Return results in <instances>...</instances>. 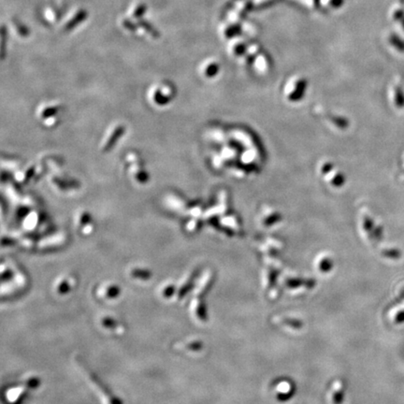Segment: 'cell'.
Instances as JSON below:
<instances>
[{"label":"cell","instance_id":"6da1fadb","mask_svg":"<svg viewBox=\"0 0 404 404\" xmlns=\"http://www.w3.org/2000/svg\"><path fill=\"white\" fill-rule=\"evenodd\" d=\"M81 368H83V367H81ZM84 371H85V369H84ZM85 374L87 376V381L91 382L93 387L98 389V394L100 395V398H101L103 404H123V403L121 402V400L117 399L115 396H114V394L112 395V393H110L109 391L108 392L105 391L106 386L104 387V385L101 384V381H99L98 378H96V376L94 375V374H92L91 372L89 373V371H87V370L85 371ZM97 389H96V390H97Z\"/></svg>","mask_w":404,"mask_h":404},{"label":"cell","instance_id":"7a4b0ae2","mask_svg":"<svg viewBox=\"0 0 404 404\" xmlns=\"http://www.w3.org/2000/svg\"><path fill=\"white\" fill-rule=\"evenodd\" d=\"M121 294V289L115 283L103 284L99 289L97 295L100 298H105L106 300H113ZM104 299V300H105Z\"/></svg>","mask_w":404,"mask_h":404},{"label":"cell","instance_id":"3957f363","mask_svg":"<svg viewBox=\"0 0 404 404\" xmlns=\"http://www.w3.org/2000/svg\"><path fill=\"white\" fill-rule=\"evenodd\" d=\"M88 13L86 10H80L77 13L69 20L66 24L64 30L65 31H71L72 29L77 28L80 24H82L83 22H85L87 20Z\"/></svg>","mask_w":404,"mask_h":404},{"label":"cell","instance_id":"277c9868","mask_svg":"<svg viewBox=\"0 0 404 404\" xmlns=\"http://www.w3.org/2000/svg\"><path fill=\"white\" fill-rule=\"evenodd\" d=\"M73 287L74 286L71 285V281L69 277H67V276L61 277V278H58L55 283V291L60 295L67 294Z\"/></svg>","mask_w":404,"mask_h":404},{"label":"cell","instance_id":"5b68a950","mask_svg":"<svg viewBox=\"0 0 404 404\" xmlns=\"http://www.w3.org/2000/svg\"><path fill=\"white\" fill-rule=\"evenodd\" d=\"M99 326L102 327L103 329L108 330V331H113L116 328V326L118 325V321L116 320L114 317H110V316H103L101 317H99Z\"/></svg>","mask_w":404,"mask_h":404},{"label":"cell","instance_id":"8992f818","mask_svg":"<svg viewBox=\"0 0 404 404\" xmlns=\"http://www.w3.org/2000/svg\"><path fill=\"white\" fill-rule=\"evenodd\" d=\"M138 26L144 29L145 31L150 34L154 39H158L160 37V33L157 29H155L154 26H152L148 21L144 19H140L138 22Z\"/></svg>","mask_w":404,"mask_h":404},{"label":"cell","instance_id":"52a82bcc","mask_svg":"<svg viewBox=\"0 0 404 404\" xmlns=\"http://www.w3.org/2000/svg\"><path fill=\"white\" fill-rule=\"evenodd\" d=\"M345 0H321L322 5L329 10H338L344 4Z\"/></svg>","mask_w":404,"mask_h":404},{"label":"cell","instance_id":"ba28073f","mask_svg":"<svg viewBox=\"0 0 404 404\" xmlns=\"http://www.w3.org/2000/svg\"><path fill=\"white\" fill-rule=\"evenodd\" d=\"M12 23H13V26L15 27V29L17 30L20 36H22V37H28L29 36V29L23 23H21L19 20L15 18V19L12 20Z\"/></svg>","mask_w":404,"mask_h":404},{"label":"cell","instance_id":"9c48e42d","mask_svg":"<svg viewBox=\"0 0 404 404\" xmlns=\"http://www.w3.org/2000/svg\"><path fill=\"white\" fill-rule=\"evenodd\" d=\"M146 10H147V6L145 5L144 3L140 4L133 12V17L136 19H142L143 16L144 15Z\"/></svg>","mask_w":404,"mask_h":404},{"label":"cell","instance_id":"30bf717a","mask_svg":"<svg viewBox=\"0 0 404 404\" xmlns=\"http://www.w3.org/2000/svg\"><path fill=\"white\" fill-rule=\"evenodd\" d=\"M218 69H219L218 64H216V63H211V64L207 67V68H206L205 74H206L207 77H212V76H214V74H215L216 72H218Z\"/></svg>","mask_w":404,"mask_h":404},{"label":"cell","instance_id":"8fae6325","mask_svg":"<svg viewBox=\"0 0 404 404\" xmlns=\"http://www.w3.org/2000/svg\"><path fill=\"white\" fill-rule=\"evenodd\" d=\"M123 26L125 29L131 31V32H136L138 29V26L134 24L131 20L125 19L123 21Z\"/></svg>","mask_w":404,"mask_h":404},{"label":"cell","instance_id":"7c38bea8","mask_svg":"<svg viewBox=\"0 0 404 404\" xmlns=\"http://www.w3.org/2000/svg\"><path fill=\"white\" fill-rule=\"evenodd\" d=\"M8 37V33L5 27H2L1 29V45H2V57L5 54V44H6V39Z\"/></svg>","mask_w":404,"mask_h":404}]
</instances>
